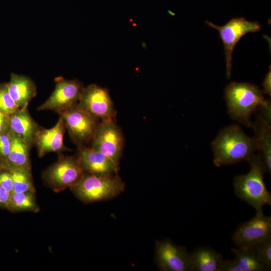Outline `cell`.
<instances>
[{
  "mask_svg": "<svg viewBox=\"0 0 271 271\" xmlns=\"http://www.w3.org/2000/svg\"><path fill=\"white\" fill-rule=\"evenodd\" d=\"M225 98L230 117L245 125L252 126L251 114L259 109L261 116L270 123V102L254 84L233 82L225 88Z\"/></svg>",
  "mask_w": 271,
  "mask_h": 271,
  "instance_id": "6da1fadb",
  "label": "cell"
},
{
  "mask_svg": "<svg viewBox=\"0 0 271 271\" xmlns=\"http://www.w3.org/2000/svg\"><path fill=\"white\" fill-rule=\"evenodd\" d=\"M213 162L217 167L248 160L258 147L254 138L247 136L237 124L222 129L212 143Z\"/></svg>",
  "mask_w": 271,
  "mask_h": 271,
  "instance_id": "7a4b0ae2",
  "label": "cell"
},
{
  "mask_svg": "<svg viewBox=\"0 0 271 271\" xmlns=\"http://www.w3.org/2000/svg\"><path fill=\"white\" fill-rule=\"evenodd\" d=\"M247 161L250 171L234 177V192L237 197L255 209L256 214H259L263 213V206L271 205V193L263 179L267 171L260 154H253Z\"/></svg>",
  "mask_w": 271,
  "mask_h": 271,
  "instance_id": "3957f363",
  "label": "cell"
},
{
  "mask_svg": "<svg viewBox=\"0 0 271 271\" xmlns=\"http://www.w3.org/2000/svg\"><path fill=\"white\" fill-rule=\"evenodd\" d=\"M124 186L115 174L101 176L85 172L81 180L70 188L81 200L90 202L114 197L124 190Z\"/></svg>",
  "mask_w": 271,
  "mask_h": 271,
  "instance_id": "277c9868",
  "label": "cell"
},
{
  "mask_svg": "<svg viewBox=\"0 0 271 271\" xmlns=\"http://www.w3.org/2000/svg\"><path fill=\"white\" fill-rule=\"evenodd\" d=\"M205 23L210 27L217 30L219 33V37L224 48L226 76L229 79L232 67V55L236 44L247 33L259 31L261 25L258 22L248 21L243 17L233 18L222 26H217L207 21Z\"/></svg>",
  "mask_w": 271,
  "mask_h": 271,
  "instance_id": "5b68a950",
  "label": "cell"
},
{
  "mask_svg": "<svg viewBox=\"0 0 271 271\" xmlns=\"http://www.w3.org/2000/svg\"><path fill=\"white\" fill-rule=\"evenodd\" d=\"M58 114L70 137L76 145L80 147L91 142L99 119L82 109L77 104Z\"/></svg>",
  "mask_w": 271,
  "mask_h": 271,
  "instance_id": "8992f818",
  "label": "cell"
},
{
  "mask_svg": "<svg viewBox=\"0 0 271 271\" xmlns=\"http://www.w3.org/2000/svg\"><path fill=\"white\" fill-rule=\"evenodd\" d=\"M85 173L78 157L60 156L43 173V179L54 190L59 191L74 186Z\"/></svg>",
  "mask_w": 271,
  "mask_h": 271,
  "instance_id": "52a82bcc",
  "label": "cell"
},
{
  "mask_svg": "<svg viewBox=\"0 0 271 271\" xmlns=\"http://www.w3.org/2000/svg\"><path fill=\"white\" fill-rule=\"evenodd\" d=\"M91 147L99 151L118 165L124 140L114 119L101 120L91 141Z\"/></svg>",
  "mask_w": 271,
  "mask_h": 271,
  "instance_id": "ba28073f",
  "label": "cell"
},
{
  "mask_svg": "<svg viewBox=\"0 0 271 271\" xmlns=\"http://www.w3.org/2000/svg\"><path fill=\"white\" fill-rule=\"evenodd\" d=\"M77 104L98 119H114L116 115V111L108 91L96 84L83 87Z\"/></svg>",
  "mask_w": 271,
  "mask_h": 271,
  "instance_id": "9c48e42d",
  "label": "cell"
},
{
  "mask_svg": "<svg viewBox=\"0 0 271 271\" xmlns=\"http://www.w3.org/2000/svg\"><path fill=\"white\" fill-rule=\"evenodd\" d=\"M55 89L50 97L38 107L39 111L52 110L59 113L77 104L82 83L78 80H67L58 77Z\"/></svg>",
  "mask_w": 271,
  "mask_h": 271,
  "instance_id": "30bf717a",
  "label": "cell"
},
{
  "mask_svg": "<svg viewBox=\"0 0 271 271\" xmlns=\"http://www.w3.org/2000/svg\"><path fill=\"white\" fill-rule=\"evenodd\" d=\"M269 237L271 217L262 213L241 223L234 232L232 239L238 247H248Z\"/></svg>",
  "mask_w": 271,
  "mask_h": 271,
  "instance_id": "8fae6325",
  "label": "cell"
},
{
  "mask_svg": "<svg viewBox=\"0 0 271 271\" xmlns=\"http://www.w3.org/2000/svg\"><path fill=\"white\" fill-rule=\"evenodd\" d=\"M156 257L161 270H192L190 253L185 247L178 246L169 239L157 242Z\"/></svg>",
  "mask_w": 271,
  "mask_h": 271,
  "instance_id": "7c38bea8",
  "label": "cell"
},
{
  "mask_svg": "<svg viewBox=\"0 0 271 271\" xmlns=\"http://www.w3.org/2000/svg\"><path fill=\"white\" fill-rule=\"evenodd\" d=\"M85 172L97 176L115 175L118 165L99 151L90 147H79L77 156Z\"/></svg>",
  "mask_w": 271,
  "mask_h": 271,
  "instance_id": "4fadbf2b",
  "label": "cell"
},
{
  "mask_svg": "<svg viewBox=\"0 0 271 271\" xmlns=\"http://www.w3.org/2000/svg\"><path fill=\"white\" fill-rule=\"evenodd\" d=\"M65 129L64 121L60 116L52 128L40 127L34 142L39 157H42L49 153L67 150L63 142Z\"/></svg>",
  "mask_w": 271,
  "mask_h": 271,
  "instance_id": "5bb4252c",
  "label": "cell"
},
{
  "mask_svg": "<svg viewBox=\"0 0 271 271\" xmlns=\"http://www.w3.org/2000/svg\"><path fill=\"white\" fill-rule=\"evenodd\" d=\"M9 130L20 137L30 148L40 127L32 118L28 106L19 108L9 115Z\"/></svg>",
  "mask_w": 271,
  "mask_h": 271,
  "instance_id": "9a60e30c",
  "label": "cell"
},
{
  "mask_svg": "<svg viewBox=\"0 0 271 271\" xmlns=\"http://www.w3.org/2000/svg\"><path fill=\"white\" fill-rule=\"evenodd\" d=\"M7 85L10 95L20 108L27 106L36 94L35 84L24 75L12 74Z\"/></svg>",
  "mask_w": 271,
  "mask_h": 271,
  "instance_id": "2e32d148",
  "label": "cell"
},
{
  "mask_svg": "<svg viewBox=\"0 0 271 271\" xmlns=\"http://www.w3.org/2000/svg\"><path fill=\"white\" fill-rule=\"evenodd\" d=\"M192 271H220L223 256L207 246L196 247L190 253Z\"/></svg>",
  "mask_w": 271,
  "mask_h": 271,
  "instance_id": "e0dca14e",
  "label": "cell"
},
{
  "mask_svg": "<svg viewBox=\"0 0 271 271\" xmlns=\"http://www.w3.org/2000/svg\"><path fill=\"white\" fill-rule=\"evenodd\" d=\"M254 129L253 137L261 152V157L267 172H271V128L270 123L258 115L252 126Z\"/></svg>",
  "mask_w": 271,
  "mask_h": 271,
  "instance_id": "ac0fdd59",
  "label": "cell"
},
{
  "mask_svg": "<svg viewBox=\"0 0 271 271\" xmlns=\"http://www.w3.org/2000/svg\"><path fill=\"white\" fill-rule=\"evenodd\" d=\"M30 149L20 137L11 132V146L6 167L31 169Z\"/></svg>",
  "mask_w": 271,
  "mask_h": 271,
  "instance_id": "d6986e66",
  "label": "cell"
},
{
  "mask_svg": "<svg viewBox=\"0 0 271 271\" xmlns=\"http://www.w3.org/2000/svg\"><path fill=\"white\" fill-rule=\"evenodd\" d=\"M235 255L234 259L241 271L266 270L257 258L251 247L231 248Z\"/></svg>",
  "mask_w": 271,
  "mask_h": 271,
  "instance_id": "ffe728a7",
  "label": "cell"
},
{
  "mask_svg": "<svg viewBox=\"0 0 271 271\" xmlns=\"http://www.w3.org/2000/svg\"><path fill=\"white\" fill-rule=\"evenodd\" d=\"M13 180V192H34L31 169L14 167H7ZM12 192V193H13Z\"/></svg>",
  "mask_w": 271,
  "mask_h": 271,
  "instance_id": "44dd1931",
  "label": "cell"
},
{
  "mask_svg": "<svg viewBox=\"0 0 271 271\" xmlns=\"http://www.w3.org/2000/svg\"><path fill=\"white\" fill-rule=\"evenodd\" d=\"M34 192H13L11 194L8 208L13 211H35L37 209Z\"/></svg>",
  "mask_w": 271,
  "mask_h": 271,
  "instance_id": "7402d4cb",
  "label": "cell"
},
{
  "mask_svg": "<svg viewBox=\"0 0 271 271\" xmlns=\"http://www.w3.org/2000/svg\"><path fill=\"white\" fill-rule=\"evenodd\" d=\"M258 260L266 270L271 269V237L265 238L251 246Z\"/></svg>",
  "mask_w": 271,
  "mask_h": 271,
  "instance_id": "603a6c76",
  "label": "cell"
},
{
  "mask_svg": "<svg viewBox=\"0 0 271 271\" xmlns=\"http://www.w3.org/2000/svg\"><path fill=\"white\" fill-rule=\"evenodd\" d=\"M19 108L10 95L7 84H0V111L10 115Z\"/></svg>",
  "mask_w": 271,
  "mask_h": 271,
  "instance_id": "cb8c5ba5",
  "label": "cell"
},
{
  "mask_svg": "<svg viewBox=\"0 0 271 271\" xmlns=\"http://www.w3.org/2000/svg\"><path fill=\"white\" fill-rule=\"evenodd\" d=\"M11 146V132L9 130L0 134V158L6 167Z\"/></svg>",
  "mask_w": 271,
  "mask_h": 271,
  "instance_id": "d4e9b609",
  "label": "cell"
},
{
  "mask_svg": "<svg viewBox=\"0 0 271 271\" xmlns=\"http://www.w3.org/2000/svg\"><path fill=\"white\" fill-rule=\"evenodd\" d=\"M0 185L10 193L13 192V180L9 170L0 172Z\"/></svg>",
  "mask_w": 271,
  "mask_h": 271,
  "instance_id": "484cf974",
  "label": "cell"
},
{
  "mask_svg": "<svg viewBox=\"0 0 271 271\" xmlns=\"http://www.w3.org/2000/svg\"><path fill=\"white\" fill-rule=\"evenodd\" d=\"M220 271H241L235 260H222Z\"/></svg>",
  "mask_w": 271,
  "mask_h": 271,
  "instance_id": "4316f807",
  "label": "cell"
},
{
  "mask_svg": "<svg viewBox=\"0 0 271 271\" xmlns=\"http://www.w3.org/2000/svg\"><path fill=\"white\" fill-rule=\"evenodd\" d=\"M11 194L0 185V206L8 208Z\"/></svg>",
  "mask_w": 271,
  "mask_h": 271,
  "instance_id": "83f0119b",
  "label": "cell"
},
{
  "mask_svg": "<svg viewBox=\"0 0 271 271\" xmlns=\"http://www.w3.org/2000/svg\"><path fill=\"white\" fill-rule=\"evenodd\" d=\"M9 115L0 111V134L9 130Z\"/></svg>",
  "mask_w": 271,
  "mask_h": 271,
  "instance_id": "f1b7e54d",
  "label": "cell"
},
{
  "mask_svg": "<svg viewBox=\"0 0 271 271\" xmlns=\"http://www.w3.org/2000/svg\"><path fill=\"white\" fill-rule=\"evenodd\" d=\"M270 79H271V70H270V66L269 70L268 71L267 73L266 74L262 83L263 93L268 94L269 96H271Z\"/></svg>",
  "mask_w": 271,
  "mask_h": 271,
  "instance_id": "f546056e",
  "label": "cell"
},
{
  "mask_svg": "<svg viewBox=\"0 0 271 271\" xmlns=\"http://www.w3.org/2000/svg\"><path fill=\"white\" fill-rule=\"evenodd\" d=\"M4 167H6V166L0 158V169H2V168H3Z\"/></svg>",
  "mask_w": 271,
  "mask_h": 271,
  "instance_id": "4dcf8cb0",
  "label": "cell"
}]
</instances>
